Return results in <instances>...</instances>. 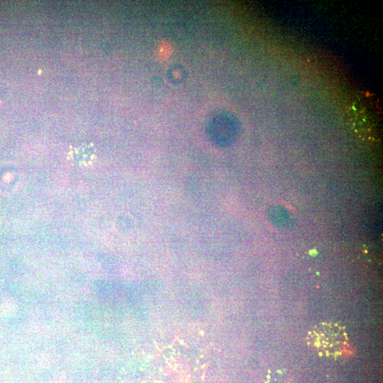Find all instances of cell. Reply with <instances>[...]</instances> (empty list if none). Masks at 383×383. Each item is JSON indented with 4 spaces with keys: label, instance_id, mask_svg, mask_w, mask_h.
<instances>
[{
    "label": "cell",
    "instance_id": "cell-1",
    "mask_svg": "<svg viewBox=\"0 0 383 383\" xmlns=\"http://www.w3.org/2000/svg\"><path fill=\"white\" fill-rule=\"evenodd\" d=\"M307 343L318 353L338 356L348 345L344 329L335 323H321L315 326L307 337Z\"/></svg>",
    "mask_w": 383,
    "mask_h": 383
}]
</instances>
